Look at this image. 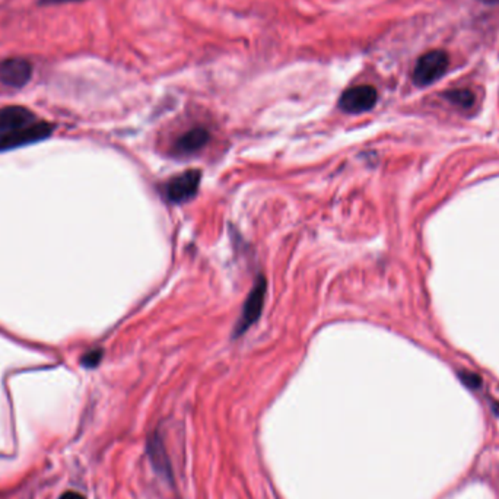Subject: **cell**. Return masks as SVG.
<instances>
[{
	"mask_svg": "<svg viewBox=\"0 0 499 499\" xmlns=\"http://www.w3.org/2000/svg\"><path fill=\"white\" fill-rule=\"evenodd\" d=\"M460 379L463 381V384L467 386L468 388H479L482 386V378L480 375L475 374V373H471V371H461L460 374Z\"/></svg>",
	"mask_w": 499,
	"mask_h": 499,
	"instance_id": "7c38bea8",
	"label": "cell"
},
{
	"mask_svg": "<svg viewBox=\"0 0 499 499\" xmlns=\"http://www.w3.org/2000/svg\"><path fill=\"white\" fill-rule=\"evenodd\" d=\"M53 124L37 120L31 126L10 131V133L0 135V152L21 148V146H26L46 139L53 133Z\"/></svg>",
	"mask_w": 499,
	"mask_h": 499,
	"instance_id": "3957f363",
	"label": "cell"
},
{
	"mask_svg": "<svg viewBox=\"0 0 499 499\" xmlns=\"http://www.w3.org/2000/svg\"><path fill=\"white\" fill-rule=\"evenodd\" d=\"M266 289H268L266 279H264V276H259L257 281L254 282L253 289L250 291L248 297L243 305V311L238 318L237 327L234 330L236 332L234 334L241 336L248 327H252L259 320L263 311L264 300H266Z\"/></svg>",
	"mask_w": 499,
	"mask_h": 499,
	"instance_id": "7a4b0ae2",
	"label": "cell"
},
{
	"mask_svg": "<svg viewBox=\"0 0 499 499\" xmlns=\"http://www.w3.org/2000/svg\"><path fill=\"white\" fill-rule=\"evenodd\" d=\"M33 78V65L24 57H6L0 60V83L19 90Z\"/></svg>",
	"mask_w": 499,
	"mask_h": 499,
	"instance_id": "8992f818",
	"label": "cell"
},
{
	"mask_svg": "<svg viewBox=\"0 0 499 499\" xmlns=\"http://www.w3.org/2000/svg\"><path fill=\"white\" fill-rule=\"evenodd\" d=\"M480 2L488 3V5H496V3H499V0H480Z\"/></svg>",
	"mask_w": 499,
	"mask_h": 499,
	"instance_id": "9a60e30c",
	"label": "cell"
},
{
	"mask_svg": "<svg viewBox=\"0 0 499 499\" xmlns=\"http://www.w3.org/2000/svg\"><path fill=\"white\" fill-rule=\"evenodd\" d=\"M60 499H85V496L81 495V493H78V492L69 491V492H65V493L60 496Z\"/></svg>",
	"mask_w": 499,
	"mask_h": 499,
	"instance_id": "5bb4252c",
	"label": "cell"
},
{
	"mask_svg": "<svg viewBox=\"0 0 499 499\" xmlns=\"http://www.w3.org/2000/svg\"><path fill=\"white\" fill-rule=\"evenodd\" d=\"M37 122L35 114L22 106H9L0 110V135L31 126Z\"/></svg>",
	"mask_w": 499,
	"mask_h": 499,
	"instance_id": "52a82bcc",
	"label": "cell"
},
{
	"mask_svg": "<svg viewBox=\"0 0 499 499\" xmlns=\"http://www.w3.org/2000/svg\"><path fill=\"white\" fill-rule=\"evenodd\" d=\"M445 98L461 108H471L475 104V95L468 90H454L445 94Z\"/></svg>",
	"mask_w": 499,
	"mask_h": 499,
	"instance_id": "30bf717a",
	"label": "cell"
},
{
	"mask_svg": "<svg viewBox=\"0 0 499 499\" xmlns=\"http://www.w3.org/2000/svg\"><path fill=\"white\" fill-rule=\"evenodd\" d=\"M202 172L199 170H188L179 175H174L164 186V195L171 203H184L196 196L200 186Z\"/></svg>",
	"mask_w": 499,
	"mask_h": 499,
	"instance_id": "277c9868",
	"label": "cell"
},
{
	"mask_svg": "<svg viewBox=\"0 0 499 499\" xmlns=\"http://www.w3.org/2000/svg\"><path fill=\"white\" fill-rule=\"evenodd\" d=\"M378 92L371 85H358L346 90L339 98V108L347 114H361L375 107Z\"/></svg>",
	"mask_w": 499,
	"mask_h": 499,
	"instance_id": "5b68a950",
	"label": "cell"
},
{
	"mask_svg": "<svg viewBox=\"0 0 499 499\" xmlns=\"http://www.w3.org/2000/svg\"><path fill=\"white\" fill-rule=\"evenodd\" d=\"M102 355H104L102 349H92L90 352H86V354L82 357L81 362L83 366H86V368H95V366L101 362Z\"/></svg>",
	"mask_w": 499,
	"mask_h": 499,
	"instance_id": "8fae6325",
	"label": "cell"
},
{
	"mask_svg": "<svg viewBox=\"0 0 499 499\" xmlns=\"http://www.w3.org/2000/svg\"><path fill=\"white\" fill-rule=\"evenodd\" d=\"M146 451H148V457L155 468V472L159 476H163L164 479L171 480V477H172L171 463H170L163 439L159 438L158 434H154L152 436H149L148 445H146Z\"/></svg>",
	"mask_w": 499,
	"mask_h": 499,
	"instance_id": "ba28073f",
	"label": "cell"
},
{
	"mask_svg": "<svg viewBox=\"0 0 499 499\" xmlns=\"http://www.w3.org/2000/svg\"><path fill=\"white\" fill-rule=\"evenodd\" d=\"M448 54L443 50H431L419 57L414 70V82L418 86H428L436 82L447 72Z\"/></svg>",
	"mask_w": 499,
	"mask_h": 499,
	"instance_id": "6da1fadb",
	"label": "cell"
},
{
	"mask_svg": "<svg viewBox=\"0 0 499 499\" xmlns=\"http://www.w3.org/2000/svg\"><path fill=\"white\" fill-rule=\"evenodd\" d=\"M85 0H38L40 6H56V5H66V3H79Z\"/></svg>",
	"mask_w": 499,
	"mask_h": 499,
	"instance_id": "4fadbf2b",
	"label": "cell"
},
{
	"mask_svg": "<svg viewBox=\"0 0 499 499\" xmlns=\"http://www.w3.org/2000/svg\"><path fill=\"white\" fill-rule=\"evenodd\" d=\"M211 140L209 131L204 127H195L186 131L174 143V152L179 155H190L200 151Z\"/></svg>",
	"mask_w": 499,
	"mask_h": 499,
	"instance_id": "9c48e42d",
	"label": "cell"
}]
</instances>
